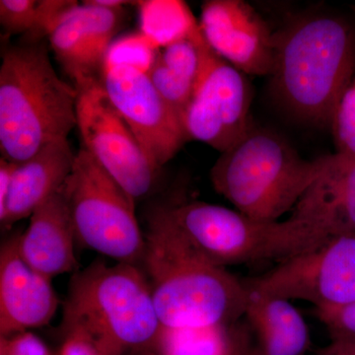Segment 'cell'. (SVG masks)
Returning <instances> with one entry per match:
<instances>
[{
  "label": "cell",
  "mask_w": 355,
  "mask_h": 355,
  "mask_svg": "<svg viewBox=\"0 0 355 355\" xmlns=\"http://www.w3.org/2000/svg\"><path fill=\"white\" fill-rule=\"evenodd\" d=\"M141 266L161 326L200 329L231 326L246 310V284L200 254L184 238L146 217Z\"/></svg>",
  "instance_id": "6da1fadb"
},
{
  "label": "cell",
  "mask_w": 355,
  "mask_h": 355,
  "mask_svg": "<svg viewBox=\"0 0 355 355\" xmlns=\"http://www.w3.org/2000/svg\"><path fill=\"white\" fill-rule=\"evenodd\" d=\"M275 95L306 123L328 125L355 69V34L345 21L308 16L275 35Z\"/></svg>",
  "instance_id": "7a4b0ae2"
},
{
  "label": "cell",
  "mask_w": 355,
  "mask_h": 355,
  "mask_svg": "<svg viewBox=\"0 0 355 355\" xmlns=\"http://www.w3.org/2000/svg\"><path fill=\"white\" fill-rule=\"evenodd\" d=\"M77 97L76 86L53 69L46 44L6 48L0 67L1 157L22 163L51 142L67 139L77 128Z\"/></svg>",
  "instance_id": "3957f363"
},
{
  "label": "cell",
  "mask_w": 355,
  "mask_h": 355,
  "mask_svg": "<svg viewBox=\"0 0 355 355\" xmlns=\"http://www.w3.org/2000/svg\"><path fill=\"white\" fill-rule=\"evenodd\" d=\"M62 329L83 331L103 355H127L153 347L162 326L139 266L97 261L70 280Z\"/></svg>",
  "instance_id": "277c9868"
},
{
  "label": "cell",
  "mask_w": 355,
  "mask_h": 355,
  "mask_svg": "<svg viewBox=\"0 0 355 355\" xmlns=\"http://www.w3.org/2000/svg\"><path fill=\"white\" fill-rule=\"evenodd\" d=\"M326 156L303 159L279 133L252 125L210 170L217 193L254 220L279 221L323 172Z\"/></svg>",
  "instance_id": "5b68a950"
},
{
  "label": "cell",
  "mask_w": 355,
  "mask_h": 355,
  "mask_svg": "<svg viewBox=\"0 0 355 355\" xmlns=\"http://www.w3.org/2000/svg\"><path fill=\"white\" fill-rule=\"evenodd\" d=\"M148 216L225 268L253 261H284L330 240L292 217L284 221L254 220L237 210L198 200L157 205Z\"/></svg>",
  "instance_id": "8992f818"
},
{
  "label": "cell",
  "mask_w": 355,
  "mask_h": 355,
  "mask_svg": "<svg viewBox=\"0 0 355 355\" xmlns=\"http://www.w3.org/2000/svg\"><path fill=\"white\" fill-rule=\"evenodd\" d=\"M64 191L76 241L118 263L141 266L146 242L135 200L83 146Z\"/></svg>",
  "instance_id": "52a82bcc"
},
{
  "label": "cell",
  "mask_w": 355,
  "mask_h": 355,
  "mask_svg": "<svg viewBox=\"0 0 355 355\" xmlns=\"http://www.w3.org/2000/svg\"><path fill=\"white\" fill-rule=\"evenodd\" d=\"M195 39L200 65L182 123L189 140L203 142L222 153L253 125L250 119L251 87L244 73L210 48L200 25Z\"/></svg>",
  "instance_id": "ba28073f"
},
{
  "label": "cell",
  "mask_w": 355,
  "mask_h": 355,
  "mask_svg": "<svg viewBox=\"0 0 355 355\" xmlns=\"http://www.w3.org/2000/svg\"><path fill=\"white\" fill-rule=\"evenodd\" d=\"M77 97V128L83 146L125 191L135 198L146 196L160 170L147 157L141 144L116 111L101 79L74 84Z\"/></svg>",
  "instance_id": "9c48e42d"
},
{
  "label": "cell",
  "mask_w": 355,
  "mask_h": 355,
  "mask_svg": "<svg viewBox=\"0 0 355 355\" xmlns=\"http://www.w3.org/2000/svg\"><path fill=\"white\" fill-rule=\"evenodd\" d=\"M245 284L266 294L312 303L317 309L355 301V234L336 236L323 245L282 261Z\"/></svg>",
  "instance_id": "30bf717a"
},
{
  "label": "cell",
  "mask_w": 355,
  "mask_h": 355,
  "mask_svg": "<svg viewBox=\"0 0 355 355\" xmlns=\"http://www.w3.org/2000/svg\"><path fill=\"white\" fill-rule=\"evenodd\" d=\"M101 83L147 157L160 170L189 140L179 116L140 65L106 58Z\"/></svg>",
  "instance_id": "8fae6325"
},
{
  "label": "cell",
  "mask_w": 355,
  "mask_h": 355,
  "mask_svg": "<svg viewBox=\"0 0 355 355\" xmlns=\"http://www.w3.org/2000/svg\"><path fill=\"white\" fill-rule=\"evenodd\" d=\"M219 57L248 76H272L275 34L253 6L242 0H207L198 22Z\"/></svg>",
  "instance_id": "7c38bea8"
},
{
  "label": "cell",
  "mask_w": 355,
  "mask_h": 355,
  "mask_svg": "<svg viewBox=\"0 0 355 355\" xmlns=\"http://www.w3.org/2000/svg\"><path fill=\"white\" fill-rule=\"evenodd\" d=\"M20 235L11 236L0 250V336L46 326L60 304L51 279L21 256Z\"/></svg>",
  "instance_id": "4fadbf2b"
},
{
  "label": "cell",
  "mask_w": 355,
  "mask_h": 355,
  "mask_svg": "<svg viewBox=\"0 0 355 355\" xmlns=\"http://www.w3.org/2000/svg\"><path fill=\"white\" fill-rule=\"evenodd\" d=\"M291 217L309 224L327 239L355 234V159L327 155L323 172L303 193Z\"/></svg>",
  "instance_id": "5bb4252c"
},
{
  "label": "cell",
  "mask_w": 355,
  "mask_h": 355,
  "mask_svg": "<svg viewBox=\"0 0 355 355\" xmlns=\"http://www.w3.org/2000/svg\"><path fill=\"white\" fill-rule=\"evenodd\" d=\"M76 240L62 187L30 217L29 225L20 235V254L33 270L53 279L78 266Z\"/></svg>",
  "instance_id": "9a60e30c"
},
{
  "label": "cell",
  "mask_w": 355,
  "mask_h": 355,
  "mask_svg": "<svg viewBox=\"0 0 355 355\" xmlns=\"http://www.w3.org/2000/svg\"><path fill=\"white\" fill-rule=\"evenodd\" d=\"M76 153L69 139L43 147L31 158L19 163L14 173L2 226L31 217L64 187L73 168Z\"/></svg>",
  "instance_id": "2e32d148"
},
{
  "label": "cell",
  "mask_w": 355,
  "mask_h": 355,
  "mask_svg": "<svg viewBox=\"0 0 355 355\" xmlns=\"http://www.w3.org/2000/svg\"><path fill=\"white\" fill-rule=\"evenodd\" d=\"M246 287L244 316L257 340L251 347L252 355H306L310 347L309 330L291 301L266 295L247 284Z\"/></svg>",
  "instance_id": "e0dca14e"
},
{
  "label": "cell",
  "mask_w": 355,
  "mask_h": 355,
  "mask_svg": "<svg viewBox=\"0 0 355 355\" xmlns=\"http://www.w3.org/2000/svg\"><path fill=\"white\" fill-rule=\"evenodd\" d=\"M231 326L200 329L162 327L153 349L162 355H235L243 342Z\"/></svg>",
  "instance_id": "ac0fdd59"
},
{
  "label": "cell",
  "mask_w": 355,
  "mask_h": 355,
  "mask_svg": "<svg viewBox=\"0 0 355 355\" xmlns=\"http://www.w3.org/2000/svg\"><path fill=\"white\" fill-rule=\"evenodd\" d=\"M79 6L65 14L48 37L53 55L74 84L100 79L89 62L87 31Z\"/></svg>",
  "instance_id": "d6986e66"
},
{
  "label": "cell",
  "mask_w": 355,
  "mask_h": 355,
  "mask_svg": "<svg viewBox=\"0 0 355 355\" xmlns=\"http://www.w3.org/2000/svg\"><path fill=\"white\" fill-rule=\"evenodd\" d=\"M146 71L159 94L162 96L182 121L184 111L191 101L195 83L175 73L159 58L157 51Z\"/></svg>",
  "instance_id": "ffe728a7"
},
{
  "label": "cell",
  "mask_w": 355,
  "mask_h": 355,
  "mask_svg": "<svg viewBox=\"0 0 355 355\" xmlns=\"http://www.w3.org/2000/svg\"><path fill=\"white\" fill-rule=\"evenodd\" d=\"M336 154L355 159V81L350 84L331 120Z\"/></svg>",
  "instance_id": "44dd1931"
},
{
  "label": "cell",
  "mask_w": 355,
  "mask_h": 355,
  "mask_svg": "<svg viewBox=\"0 0 355 355\" xmlns=\"http://www.w3.org/2000/svg\"><path fill=\"white\" fill-rule=\"evenodd\" d=\"M38 0H1L0 24L8 35L24 34L31 40L38 28Z\"/></svg>",
  "instance_id": "7402d4cb"
},
{
  "label": "cell",
  "mask_w": 355,
  "mask_h": 355,
  "mask_svg": "<svg viewBox=\"0 0 355 355\" xmlns=\"http://www.w3.org/2000/svg\"><path fill=\"white\" fill-rule=\"evenodd\" d=\"M317 313L330 331L331 340L355 338V301L338 307L317 309Z\"/></svg>",
  "instance_id": "603a6c76"
},
{
  "label": "cell",
  "mask_w": 355,
  "mask_h": 355,
  "mask_svg": "<svg viewBox=\"0 0 355 355\" xmlns=\"http://www.w3.org/2000/svg\"><path fill=\"white\" fill-rule=\"evenodd\" d=\"M0 355H53L46 343L26 331L13 335L0 336Z\"/></svg>",
  "instance_id": "cb8c5ba5"
},
{
  "label": "cell",
  "mask_w": 355,
  "mask_h": 355,
  "mask_svg": "<svg viewBox=\"0 0 355 355\" xmlns=\"http://www.w3.org/2000/svg\"><path fill=\"white\" fill-rule=\"evenodd\" d=\"M64 338L55 355H103L96 343L76 329L62 330Z\"/></svg>",
  "instance_id": "d4e9b609"
},
{
  "label": "cell",
  "mask_w": 355,
  "mask_h": 355,
  "mask_svg": "<svg viewBox=\"0 0 355 355\" xmlns=\"http://www.w3.org/2000/svg\"><path fill=\"white\" fill-rule=\"evenodd\" d=\"M18 164L19 163L11 162L3 157L0 158V219L6 214L14 173Z\"/></svg>",
  "instance_id": "484cf974"
},
{
  "label": "cell",
  "mask_w": 355,
  "mask_h": 355,
  "mask_svg": "<svg viewBox=\"0 0 355 355\" xmlns=\"http://www.w3.org/2000/svg\"><path fill=\"white\" fill-rule=\"evenodd\" d=\"M319 355H355V338L331 340L330 345L322 349Z\"/></svg>",
  "instance_id": "4316f807"
},
{
  "label": "cell",
  "mask_w": 355,
  "mask_h": 355,
  "mask_svg": "<svg viewBox=\"0 0 355 355\" xmlns=\"http://www.w3.org/2000/svg\"><path fill=\"white\" fill-rule=\"evenodd\" d=\"M88 1L94 6L110 9H123V6L133 3L132 1H125V0H88Z\"/></svg>",
  "instance_id": "83f0119b"
},
{
  "label": "cell",
  "mask_w": 355,
  "mask_h": 355,
  "mask_svg": "<svg viewBox=\"0 0 355 355\" xmlns=\"http://www.w3.org/2000/svg\"><path fill=\"white\" fill-rule=\"evenodd\" d=\"M127 355H162L159 354L158 352H156L155 349H153V347H149V349H144L135 350V352H130Z\"/></svg>",
  "instance_id": "f1b7e54d"
},
{
  "label": "cell",
  "mask_w": 355,
  "mask_h": 355,
  "mask_svg": "<svg viewBox=\"0 0 355 355\" xmlns=\"http://www.w3.org/2000/svg\"><path fill=\"white\" fill-rule=\"evenodd\" d=\"M235 355H252L251 347H249V345L244 340V342L241 343V345H240L239 349H238Z\"/></svg>",
  "instance_id": "f546056e"
}]
</instances>
